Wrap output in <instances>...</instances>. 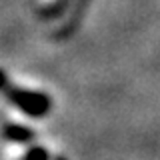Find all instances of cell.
<instances>
[{"label": "cell", "mask_w": 160, "mask_h": 160, "mask_svg": "<svg viewBox=\"0 0 160 160\" xmlns=\"http://www.w3.org/2000/svg\"><path fill=\"white\" fill-rule=\"evenodd\" d=\"M14 100V102L18 104L20 108H24L28 114H42L44 110H46L48 106V100L44 96H40V94H32V92H12V96H10Z\"/></svg>", "instance_id": "obj_1"}]
</instances>
